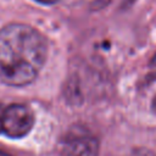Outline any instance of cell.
I'll return each instance as SVG.
<instances>
[{
	"label": "cell",
	"instance_id": "6da1fadb",
	"mask_svg": "<svg viewBox=\"0 0 156 156\" xmlns=\"http://www.w3.org/2000/svg\"><path fill=\"white\" fill-rule=\"evenodd\" d=\"M48 57V41L34 27L9 23L0 29V80L11 87L32 83Z\"/></svg>",
	"mask_w": 156,
	"mask_h": 156
},
{
	"label": "cell",
	"instance_id": "7a4b0ae2",
	"mask_svg": "<svg viewBox=\"0 0 156 156\" xmlns=\"http://www.w3.org/2000/svg\"><path fill=\"white\" fill-rule=\"evenodd\" d=\"M56 156H98L99 141L87 128L73 126L57 141Z\"/></svg>",
	"mask_w": 156,
	"mask_h": 156
},
{
	"label": "cell",
	"instance_id": "3957f363",
	"mask_svg": "<svg viewBox=\"0 0 156 156\" xmlns=\"http://www.w3.org/2000/svg\"><path fill=\"white\" fill-rule=\"evenodd\" d=\"M34 124L32 110L23 104H12L4 108L2 133L9 138L17 139L27 135Z\"/></svg>",
	"mask_w": 156,
	"mask_h": 156
},
{
	"label": "cell",
	"instance_id": "277c9868",
	"mask_svg": "<svg viewBox=\"0 0 156 156\" xmlns=\"http://www.w3.org/2000/svg\"><path fill=\"white\" fill-rule=\"evenodd\" d=\"M127 156H155V155L146 149H134Z\"/></svg>",
	"mask_w": 156,
	"mask_h": 156
},
{
	"label": "cell",
	"instance_id": "5b68a950",
	"mask_svg": "<svg viewBox=\"0 0 156 156\" xmlns=\"http://www.w3.org/2000/svg\"><path fill=\"white\" fill-rule=\"evenodd\" d=\"M38 4H41V5H54L56 2H58L60 0H33Z\"/></svg>",
	"mask_w": 156,
	"mask_h": 156
},
{
	"label": "cell",
	"instance_id": "8992f818",
	"mask_svg": "<svg viewBox=\"0 0 156 156\" xmlns=\"http://www.w3.org/2000/svg\"><path fill=\"white\" fill-rule=\"evenodd\" d=\"M2 116H4V108L0 105V133L2 132Z\"/></svg>",
	"mask_w": 156,
	"mask_h": 156
},
{
	"label": "cell",
	"instance_id": "52a82bcc",
	"mask_svg": "<svg viewBox=\"0 0 156 156\" xmlns=\"http://www.w3.org/2000/svg\"><path fill=\"white\" fill-rule=\"evenodd\" d=\"M0 156H10V155H9L7 152H5V151H1V150H0Z\"/></svg>",
	"mask_w": 156,
	"mask_h": 156
}]
</instances>
